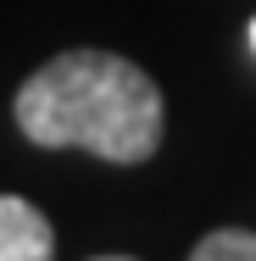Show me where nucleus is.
<instances>
[{"label":"nucleus","instance_id":"obj_1","mask_svg":"<svg viewBox=\"0 0 256 261\" xmlns=\"http://www.w3.org/2000/svg\"><path fill=\"white\" fill-rule=\"evenodd\" d=\"M17 128L45 150L145 161L161 145V89L111 50H61L17 89Z\"/></svg>","mask_w":256,"mask_h":261},{"label":"nucleus","instance_id":"obj_2","mask_svg":"<svg viewBox=\"0 0 256 261\" xmlns=\"http://www.w3.org/2000/svg\"><path fill=\"white\" fill-rule=\"evenodd\" d=\"M56 250V233L45 211L22 195H0V261H45Z\"/></svg>","mask_w":256,"mask_h":261},{"label":"nucleus","instance_id":"obj_3","mask_svg":"<svg viewBox=\"0 0 256 261\" xmlns=\"http://www.w3.org/2000/svg\"><path fill=\"white\" fill-rule=\"evenodd\" d=\"M195 261H256V233L245 228H217L195 245Z\"/></svg>","mask_w":256,"mask_h":261},{"label":"nucleus","instance_id":"obj_4","mask_svg":"<svg viewBox=\"0 0 256 261\" xmlns=\"http://www.w3.org/2000/svg\"><path fill=\"white\" fill-rule=\"evenodd\" d=\"M251 50H256V22H251Z\"/></svg>","mask_w":256,"mask_h":261}]
</instances>
